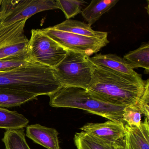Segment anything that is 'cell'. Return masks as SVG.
<instances>
[{
  "mask_svg": "<svg viewBox=\"0 0 149 149\" xmlns=\"http://www.w3.org/2000/svg\"><path fill=\"white\" fill-rule=\"evenodd\" d=\"M141 74L127 75L93 65L92 79L87 90L96 98L125 107L138 106L147 87Z\"/></svg>",
  "mask_w": 149,
  "mask_h": 149,
  "instance_id": "obj_1",
  "label": "cell"
},
{
  "mask_svg": "<svg viewBox=\"0 0 149 149\" xmlns=\"http://www.w3.org/2000/svg\"><path fill=\"white\" fill-rule=\"evenodd\" d=\"M62 85L57 80L54 69L30 62L23 66L0 72V87L36 95H48Z\"/></svg>",
  "mask_w": 149,
  "mask_h": 149,
  "instance_id": "obj_2",
  "label": "cell"
},
{
  "mask_svg": "<svg viewBox=\"0 0 149 149\" xmlns=\"http://www.w3.org/2000/svg\"><path fill=\"white\" fill-rule=\"evenodd\" d=\"M49 96L52 107L80 109L111 121L124 123L123 114L126 107L102 101L84 89L62 86Z\"/></svg>",
  "mask_w": 149,
  "mask_h": 149,
  "instance_id": "obj_3",
  "label": "cell"
},
{
  "mask_svg": "<svg viewBox=\"0 0 149 149\" xmlns=\"http://www.w3.org/2000/svg\"><path fill=\"white\" fill-rule=\"evenodd\" d=\"M93 65L85 54L67 50L64 59L54 69L55 73L62 86L87 90L92 81Z\"/></svg>",
  "mask_w": 149,
  "mask_h": 149,
  "instance_id": "obj_4",
  "label": "cell"
},
{
  "mask_svg": "<svg viewBox=\"0 0 149 149\" xmlns=\"http://www.w3.org/2000/svg\"><path fill=\"white\" fill-rule=\"evenodd\" d=\"M67 50L46 35L42 29H32L27 56L29 62L54 69L67 54Z\"/></svg>",
  "mask_w": 149,
  "mask_h": 149,
  "instance_id": "obj_5",
  "label": "cell"
},
{
  "mask_svg": "<svg viewBox=\"0 0 149 149\" xmlns=\"http://www.w3.org/2000/svg\"><path fill=\"white\" fill-rule=\"evenodd\" d=\"M57 9L55 0H2L0 22L8 25L28 19L40 12Z\"/></svg>",
  "mask_w": 149,
  "mask_h": 149,
  "instance_id": "obj_6",
  "label": "cell"
},
{
  "mask_svg": "<svg viewBox=\"0 0 149 149\" xmlns=\"http://www.w3.org/2000/svg\"><path fill=\"white\" fill-rule=\"evenodd\" d=\"M28 19L4 25L0 22V60L27 56L29 40L25 34Z\"/></svg>",
  "mask_w": 149,
  "mask_h": 149,
  "instance_id": "obj_7",
  "label": "cell"
},
{
  "mask_svg": "<svg viewBox=\"0 0 149 149\" xmlns=\"http://www.w3.org/2000/svg\"><path fill=\"white\" fill-rule=\"evenodd\" d=\"M49 37L67 50L79 52L90 56L109 44V40L78 35L54 29L52 27L42 29Z\"/></svg>",
  "mask_w": 149,
  "mask_h": 149,
  "instance_id": "obj_8",
  "label": "cell"
},
{
  "mask_svg": "<svg viewBox=\"0 0 149 149\" xmlns=\"http://www.w3.org/2000/svg\"><path fill=\"white\" fill-rule=\"evenodd\" d=\"M82 132L112 143H121L125 140L126 132L123 123L107 121L88 123L80 128Z\"/></svg>",
  "mask_w": 149,
  "mask_h": 149,
  "instance_id": "obj_9",
  "label": "cell"
},
{
  "mask_svg": "<svg viewBox=\"0 0 149 149\" xmlns=\"http://www.w3.org/2000/svg\"><path fill=\"white\" fill-rule=\"evenodd\" d=\"M59 133L56 129L39 124L27 126L26 136L47 149H60Z\"/></svg>",
  "mask_w": 149,
  "mask_h": 149,
  "instance_id": "obj_10",
  "label": "cell"
},
{
  "mask_svg": "<svg viewBox=\"0 0 149 149\" xmlns=\"http://www.w3.org/2000/svg\"><path fill=\"white\" fill-rule=\"evenodd\" d=\"M90 60L96 66L116 73L130 76L139 74L124 59L114 54H97L90 57Z\"/></svg>",
  "mask_w": 149,
  "mask_h": 149,
  "instance_id": "obj_11",
  "label": "cell"
},
{
  "mask_svg": "<svg viewBox=\"0 0 149 149\" xmlns=\"http://www.w3.org/2000/svg\"><path fill=\"white\" fill-rule=\"evenodd\" d=\"M128 149H149V118L145 117L139 127L125 124Z\"/></svg>",
  "mask_w": 149,
  "mask_h": 149,
  "instance_id": "obj_12",
  "label": "cell"
},
{
  "mask_svg": "<svg viewBox=\"0 0 149 149\" xmlns=\"http://www.w3.org/2000/svg\"><path fill=\"white\" fill-rule=\"evenodd\" d=\"M52 27L59 31L78 35L102 40H108V34L107 32L95 31L92 29L89 25L78 21L67 19Z\"/></svg>",
  "mask_w": 149,
  "mask_h": 149,
  "instance_id": "obj_13",
  "label": "cell"
},
{
  "mask_svg": "<svg viewBox=\"0 0 149 149\" xmlns=\"http://www.w3.org/2000/svg\"><path fill=\"white\" fill-rule=\"evenodd\" d=\"M74 142L77 149H126V141L112 143L83 132H77Z\"/></svg>",
  "mask_w": 149,
  "mask_h": 149,
  "instance_id": "obj_14",
  "label": "cell"
},
{
  "mask_svg": "<svg viewBox=\"0 0 149 149\" xmlns=\"http://www.w3.org/2000/svg\"><path fill=\"white\" fill-rule=\"evenodd\" d=\"M118 1V0H92L88 6L82 11V15L88 22V25L91 26Z\"/></svg>",
  "mask_w": 149,
  "mask_h": 149,
  "instance_id": "obj_15",
  "label": "cell"
},
{
  "mask_svg": "<svg viewBox=\"0 0 149 149\" xmlns=\"http://www.w3.org/2000/svg\"><path fill=\"white\" fill-rule=\"evenodd\" d=\"M37 97L34 94L0 87V107L13 108L21 106L37 99Z\"/></svg>",
  "mask_w": 149,
  "mask_h": 149,
  "instance_id": "obj_16",
  "label": "cell"
},
{
  "mask_svg": "<svg viewBox=\"0 0 149 149\" xmlns=\"http://www.w3.org/2000/svg\"><path fill=\"white\" fill-rule=\"evenodd\" d=\"M29 120L23 115L0 107V129L18 130L26 127Z\"/></svg>",
  "mask_w": 149,
  "mask_h": 149,
  "instance_id": "obj_17",
  "label": "cell"
},
{
  "mask_svg": "<svg viewBox=\"0 0 149 149\" xmlns=\"http://www.w3.org/2000/svg\"><path fill=\"white\" fill-rule=\"evenodd\" d=\"M124 59L133 69L143 68L145 70L146 74H149V42H144L138 48L129 52L124 56Z\"/></svg>",
  "mask_w": 149,
  "mask_h": 149,
  "instance_id": "obj_18",
  "label": "cell"
},
{
  "mask_svg": "<svg viewBox=\"0 0 149 149\" xmlns=\"http://www.w3.org/2000/svg\"><path fill=\"white\" fill-rule=\"evenodd\" d=\"M23 129L7 130L2 138L6 149H31L27 143Z\"/></svg>",
  "mask_w": 149,
  "mask_h": 149,
  "instance_id": "obj_19",
  "label": "cell"
},
{
  "mask_svg": "<svg viewBox=\"0 0 149 149\" xmlns=\"http://www.w3.org/2000/svg\"><path fill=\"white\" fill-rule=\"evenodd\" d=\"M59 9L64 13L67 19L81 13L82 6L86 2L79 0H56Z\"/></svg>",
  "mask_w": 149,
  "mask_h": 149,
  "instance_id": "obj_20",
  "label": "cell"
},
{
  "mask_svg": "<svg viewBox=\"0 0 149 149\" xmlns=\"http://www.w3.org/2000/svg\"><path fill=\"white\" fill-rule=\"evenodd\" d=\"M142 112L138 106L126 107L124 110L123 121L129 126L139 127L141 124Z\"/></svg>",
  "mask_w": 149,
  "mask_h": 149,
  "instance_id": "obj_21",
  "label": "cell"
},
{
  "mask_svg": "<svg viewBox=\"0 0 149 149\" xmlns=\"http://www.w3.org/2000/svg\"><path fill=\"white\" fill-rule=\"evenodd\" d=\"M27 56H13L0 60V72L8 71L29 63Z\"/></svg>",
  "mask_w": 149,
  "mask_h": 149,
  "instance_id": "obj_22",
  "label": "cell"
},
{
  "mask_svg": "<svg viewBox=\"0 0 149 149\" xmlns=\"http://www.w3.org/2000/svg\"><path fill=\"white\" fill-rule=\"evenodd\" d=\"M1 2H2V0H0V7L1 6Z\"/></svg>",
  "mask_w": 149,
  "mask_h": 149,
  "instance_id": "obj_23",
  "label": "cell"
},
{
  "mask_svg": "<svg viewBox=\"0 0 149 149\" xmlns=\"http://www.w3.org/2000/svg\"><path fill=\"white\" fill-rule=\"evenodd\" d=\"M126 149H128V147H127V145H126Z\"/></svg>",
  "mask_w": 149,
  "mask_h": 149,
  "instance_id": "obj_24",
  "label": "cell"
}]
</instances>
